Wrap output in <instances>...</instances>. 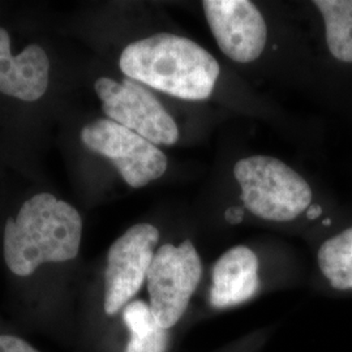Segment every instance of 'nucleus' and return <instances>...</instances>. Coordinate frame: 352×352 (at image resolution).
<instances>
[{
  "mask_svg": "<svg viewBox=\"0 0 352 352\" xmlns=\"http://www.w3.org/2000/svg\"><path fill=\"white\" fill-rule=\"evenodd\" d=\"M119 67L128 78L184 101L209 98L221 74L210 52L189 38L170 33L128 45Z\"/></svg>",
  "mask_w": 352,
  "mask_h": 352,
  "instance_id": "f257e3e1",
  "label": "nucleus"
},
{
  "mask_svg": "<svg viewBox=\"0 0 352 352\" xmlns=\"http://www.w3.org/2000/svg\"><path fill=\"white\" fill-rule=\"evenodd\" d=\"M94 89L106 116L120 126L133 131L154 145H174L179 140V128L164 104L139 81L124 78L116 82L101 77Z\"/></svg>",
  "mask_w": 352,
  "mask_h": 352,
  "instance_id": "39448f33",
  "label": "nucleus"
},
{
  "mask_svg": "<svg viewBox=\"0 0 352 352\" xmlns=\"http://www.w3.org/2000/svg\"><path fill=\"white\" fill-rule=\"evenodd\" d=\"M50 60L41 46L29 45L11 52V37L0 26V93L25 102L41 100L49 88Z\"/></svg>",
  "mask_w": 352,
  "mask_h": 352,
  "instance_id": "1a4fd4ad",
  "label": "nucleus"
},
{
  "mask_svg": "<svg viewBox=\"0 0 352 352\" xmlns=\"http://www.w3.org/2000/svg\"><path fill=\"white\" fill-rule=\"evenodd\" d=\"M260 289L256 253L238 245L223 253L213 267L210 302L214 308L235 307L250 300Z\"/></svg>",
  "mask_w": 352,
  "mask_h": 352,
  "instance_id": "9d476101",
  "label": "nucleus"
},
{
  "mask_svg": "<svg viewBox=\"0 0 352 352\" xmlns=\"http://www.w3.org/2000/svg\"><path fill=\"white\" fill-rule=\"evenodd\" d=\"M158 241L160 231L149 223L135 225L113 241L104 272L106 315H116L136 296L148 277Z\"/></svg>",
  "mask_w": 352,
  "mask_h": 352,
  "instance_id": "0eeeda50",
  "label": "nucleus"
},
{
  "mask_svg": "<svg viewBox=\"0 0 352 352\" xmlns=\"http://www.w3.org/2000/svg\"><path fill=\"white\" fill-rule=\"evenodd\" d=\"M123 321L131 333L126 352H166L168 333L157 322L148 302H128L123 309Z\"/></svg>",
  "mask_w": 352,
  "mask_h": 352,
  "instance_id": "9b49d317",
  "label": "nucleus"
},
{
  "mask_svg": "<svg viewBox=\"0 0 352 352\" xmlns=\"http://www.w3.org/2000/svg\"><path fill=\"white\" fill-rule=\"evenodd\" d=\"M0 352H41L33 347L25 340L12 336V334H0Z\"/></svg>",
  "mask_w": 352,
  "mask_h": 352,
  "instance_id": "4468645a",
  "label": "nucleus"
},
{
  "mask_svg": "<svg viewBox=\"0 0 352 352\" xmlns=\"http://www.w3.org/2000/svg\"><path fill=\"white\" fill-rule=\"evenodd\" d=\"M318 265L334 289H352V227L321 245Z\"/></svg>",
  "mask_w": 352,
  "mask_h": 352,
  "instance_id": "ddd939ff",
  "label": "nucleus"
},
{
  "mask_svg": "<svg viewBox=\"0 0 352 352\" xmlns=\"http://www.w3.org/2000/svg\"><path fill=\"white\" fill-rule=\"evenodd\" d=\"M325 21L327 47L340 62L352 63V0H316Z\"/></svg>",
  "mask_w": 352,
  "mask_h": 352,
  "instance_id": "f8f14e48",
  "label": "nucleus"
},
{
  "mask_svg": "<svg viewBox=\"0 0 352 352\" xmlns=\"http://www.w3.org/2000/svg\"><path fill=\"white\" fill-rule=\"evenodd\" d=\"M322 214V208L320 205H311L307 209V218L308 219H317Z\"/></svg>",
  "mask_w": 352,
  "mask_h": 352,
  "instance_id": "dca6fc26",
  "label": "nucleus"
},
{
  "mask_svg": "<svg viewBox=\"0 0 352 352\" xmlns=\"http://www.w3.org/2000/svg\"><path fill=\"white\" fill-rule=\"evenodd\" d=\"M202 276L200 256L190 240L164 244L155 252L148 272L151 308L157 322L168 330L186 314Z\"/></svg>",
  "mask_w": 352,
  "mask_h": 352,
  "instance_id": "20e7f679",
  "label": "nucleus"
},
{
  "mask_svg": "<svg viewBox=\"0 0 352 352\" xmlns=\"http://www.w3.org/2000/svg\"><path fill=\"white\" fill-rule=\"evenodd\" d=\"M234 176L244 206L258 218L289 222L311 206L312 189L308 183L277 158L253 155L240 160Z\"/></svg>",
  "mask_w": 352,
  "mask_h": 352,
  "instance_id": "7ed1b4c3",
  "label": "nucleus"
},
{
  "mask_svg": "<svg viewBox=\"0 0 352 352\" xmlns=\"http://www.w3.org/2000/svg\"><path fill=\"white\" fill-rule=\"evenodd\" d=\"M202 7L222 52L238 63H251L267 39L264 16L248 0H204Z\"/></svg>",
  "mask_w": 352,
  "mask_h": 352,
  "instance_id": "6e6552de",
  "label": "nucleus"
},
{
  "mask_svg": "<svg viewBox=\"0 0 352 352\" xmlns=\"http://www.w3.org/2000/svg\"><path fill=\"white\" fill-rule=\"evenodd\" d=\"M82 144L110 160L132 188L160 179L167 170V157L157 145L110 119L91 122L81 131Z\"/></svg>",
  "mask_w": 352,
  "mask_h": 352,
  "instance_id": "423d86ee",
  "label": "nucleus"
},
{
  "mask_svg": "<svg viewBox=\"0 0 352 352\" xmlns=\"http://www.w3.org/2000/svg\"><path fill=\"white\" fill-rule=\"evenodd\" d=\"M81 238L82 219L75 208L51 193H38L7 219L4 260L13 274L29 277L41 265L76 258Z\"/></svg>",
  "mask_w": 352,
  "mask_h": 352,
  "instance_id": "f03ea898",
  "label": "nucleus"
},
{
  "mask_svg": "<svg viewBox=\"0 0 352 352\" xmlns=\"http://www.w3.org/2000/svg\"><path fill=\"white\" fill-rule=\"evenodd\" d=\"M225 219L230 225H238L244 219V210L240 206H231L225 213Z\"/></svg>",
  "mask_w": 352,
  "mask_h": 352,
  "instance_id": "2eb2a0df",
  "label": "nucleus"
},
{
  "mask_svg": "<svg viewBox=\"0 0 352 352\" xmlns=\"http://www.w3.org/2000/svg\"><path fill=\"white\" fill-rule=\"evenodd\" d=\"M324 223H325V225H327V226H329V225H330V219H327V221H325V222H324Z\"/></svg>",
  "mask_w": 352,
  "mask_h": 352,
  "instance_id": "f3484780",
  "label": "nucleus"
}]
</instances>
